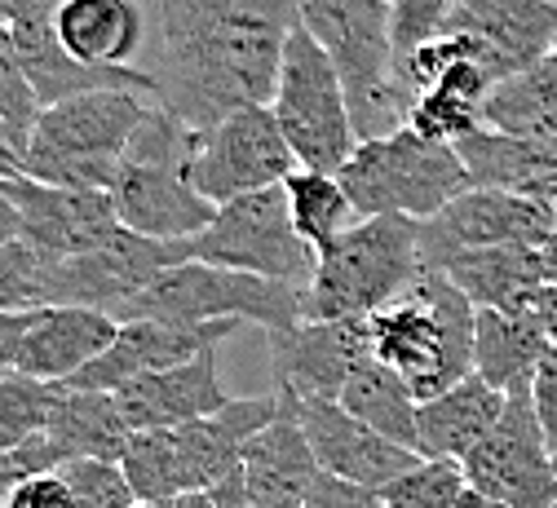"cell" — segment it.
<instances>
[{
	"mask_svg": "<svg viewBox=\"0 0 557 508\" xmlns=\"http://www.w3.org/2000/svg\"><path fill=\"white\" fill-rule=\"evenodd\" d=\"M301 0H160L156 98L190 128L270 102Z\"/></svg>",
	"mask_w": 557,
	"mask_h": 508,
	"instance_id": "1",
	"label": "cell"
},
{
	"mask_svg": "<svg viewBox=\"0 0 557 508\" xmlns=\"http://www.w3.org/2000/svg\"><path fill=\"white\" fill-rule=\"evenodd\" d=\"M368 327L372 354L394 368L421 402L473 372L478 306L438 270H425L403 297L368 314Z\"/></svg>",
	"mask_w": 557,
	"mask_h": 508,
	"instance_id": "2",
	"label": "cell"
},
{
	"mask_svg": "<svg viewBox=\"0 0 557 508\" xmlns=\"http://www.w3.org/2000/svg\"><path fill=\"white\" fill-rule=\"evenodd\" d=\"M301 27L336 62L359 141L407 124L416 94L398 76L389 0H301Z\"/></svg>",
	"mask_w": 557,
	"mask_h": 508,
	"instance_id": "3",
	"label": "cell"
},
{
	"mask_svg": "<svg viewBox=\"0 0 557 508\" xmlns=\"http://www.w3.org/2000/svg\"><path fill=\"white\" fill-rule=\"evenodd\" d=\"M147 89H89L40 111L23 151V173L49 186L111 190L133 133L151 115Z\"/></svg>",
	"mask_w": 557,
	"mask_h": 508,
	"instance_id": "4",
	"label": "cell"
},
{
	"mask_svg": "<svg viewBox=\"0 0 557 508\" xmlns=\"http://www.w3.org/2000/svg\"><path fill=\"white\" fill-rule=\"evenodd\" d=\"M195 137L186 120H177L169 107H151L143 128L133 133L128 151L120 160V173L111 182V203L120 226L147 235V239H190L218 216L222 203L195 190L190 182V156Z\"/></svg>",
	"mask_w": 557,
	"mask_h": 508,
	"instance_id": "5",
	"label": "cell"
},
{
	"mask_svg": "<svg viewBox=\"0 0 557 508\" xmlns=\"http://www.w3.org/2000/svg\"><path fill=\"white\" fill-rule=\"evenodd\" d=\"M425 274L421 222L398 212L359 222L319 252L306 287V319H368Z\"/></svg>",
	"mask_w": 557,
	"mask_h": 508,
	"instance_id": "6",
	"label": "cell"
},
{
	"mask_svg": "<svg viewBox=\"0 0 557 508\" xmlns=\"http://www.w3.org/2000/svg\"><path fill=\"white\" fill-rule=\"evenodd\" d=\"M336 177L350 190L359 216L398 212L411 222H430L473 186L456 141H434L411 124L359 141L355 156L336 169Z\"/></svg>",
	"mask_w": 557,
	"mask_h": 508,
	"instance_id": "7",
	"label": "cell"
},
{
	"mask_svg": "<svg viewBox=\"0 0 557 508\" xmlns=\"http://www.w3.org/2000/svg\"><path fill=\"white\" fill-rule=\"evenodd\" d=\"M160 319V323H257L265 332H284L306 319V287L261 278L248 270H226L208 261H177L156 274L124 310L120 323Z\"/></svg>",
	"mask_w": 557,
	"mask_h": 508,
	"instance_id": "8",
	"label": "cell"
},
{
	"mask_svg": "<svg viewBox=\"0 0 557 508\" xmlns=\"http://www.w3.org/2000/svg\"><path fill=\"white\" fill-rule=\"evenodd\" d=\"M270 111L278 128H284L301 169L336 173L359 147V128H355L350 98H345V85H341V71L306 27L288 36Z\"/></svg>",
	"mask_w": 557,
	"mask_h": 508,
	"instance_id": "9",
	"label": "cell"
},
{
	"mask_svg": "<svg viewBox=\"0 0 557 508\" xmlns=\"http://www.w3.org/2000/svg\"><path fill=\"white\" fill-rule=\"evenodd\" d=\"M177 252H182V261L248 270L261 278L297 283V287H310L314 265H319V252L293 226L284 182L222 203L218 216L199 235L177 239Z\"/></svg>",
	"mask_w": 557,
	"mask_h": 508,
	"instance_id": "10",
	"label": "cell"
},
{
	"mask_svg": "<svg viewBox=\"0 0 557 508\" xmlns=\"http://www.w3.org/2000/svg\"><path fill=\"white\" fill-rule=\"evenodd\" d=\"M293 169L301 164L288 147L284 128H278L270 102L239 107L213 128H199L195 156H190V182L213 203H231L261 186H278Z\"/></svg>",
	"mask_w": 557,
	"mask_h": 508,
	"instance_id": "11",
	"label": "cell"
},
{
	"mask_svg": "<svg viewBox=\"0 0 557 508\" xmlns=\"http://www.w3.org/2000/svg\"><path fill=\"white\" fill-rule=\"evenodd\" d=\"M177 261H182L177 244L147 239V235L120 226L98 248L45 265L40 306H89V310H107L111 319H120V310L143 293L147 283H156L160 270H169Z\"/></svg>",
	"mask_w": 557,
	"mask_h": 508,
	"instance_id": "12",
	"label": "cell"
},
{
	"mask_svg": "<svg viewBox=\"0 0 557 508\" xmlns=\"http://www.w3.org/2000/svg\"><path fill=\"white\" fill-rule=\"evenodd\" d=\"M469 486L496 495L513 508H557V469L553 443L535 416L531 385L513 389L496 429L465 456Z\"/></svg>",
	"mask_w": 557,
	"mask_h": 508,
	"instance_id": "13",
	"label": "cell"
},
{
	"mask_svg": "<svg viewBox=\"0 0 557 508\" xmlns=\"http://www.w3.org/2000/svg\"><path fill=\"white\" fill-rule=\"evenodd\" d=\"M553 235H557V199L500 190V186H469L438 216L421 222V261L425 270H434L451 252L540 244Z\"/></svg>",
	"mask_w": 557,
	"mask_h": 508,
	"instance_id": "14",
	"label": "cell"
},
{
	"mask_svg": "<svg viewBox=\"0 0 557 508\" xmlns=\"http://www.w3.org/2000/svg\"><path fill=\"white\" fill-rule=\"evenodd\" d=\"M265 336H270L274 394L288 402L341 398L345 381L372 358L368 319H301Z\"/></svg>",
	"mask_w": 557,
	"mask_h": 508,
	"instance_id": "15",
	"label": "cell"
},
{
	"mask_svg": "<svg viewBox=\"0 0 557 508\" xmlns=\"http://www.w3.org/2000/svg\"><path fill=\"white\" fill-rule=\"evenodd\" d=\"M443 32L456 36L500 85L513 71L553 53L557 0H456Z\"/></svg>",
	"mask_w": 557,
	"mask_h": 508,
	"instance_id": "16",
	"label": "cell"
},
{
	"mask_svg": "<svg viewBox=\"0 0 557 508\" xmlns=\"http://www.w3.org/2000/svg\"><path fill=\"white\" fill-rule=\"evenodd\" d=\"M239 332V319H222V323H160V319H133L120 323L115 340L81 368L72 381L76 389H102V394H120L124 385H133L137 376H151L164 368H182V362L199 358L203 349H213L222 340H231Z\"/></svg>",
	"mask_w": 557,
	"mask_h": 508,
	"instance_id": "17",
	"label": "cell"
},
{
	"mask_svg": "<svg viewBox=\"0 0 557 508\" xmlns=\"http://www.w3.org/2000/svg\"><path fill=\"white\" fill-rule=\"evenodd\" d=\"M18 216H23V235L45 265L66 261L76 252L98 248L111 231H120V216L111 203V190H72V186H49L27 173L10 177Z\"/></svg>",
	"mask_w": 557,
	"mask_h": 508,
	"instance_id": "18",
	"label": "cell"
},
{
	"mask_svg": "<svg viewBox=\"0 0 557 508\" xmlns=\"http://www.w3.org/2000/svg\"><path fill=\"white\" fill-rule=\"evenodd\" d=\"M293 411L301 416V429H306L323 473H336L345 482L385 491L398 473H407L416 460H421V451H411V447L385 438V433H376L372 424H363L359 416L345 411L336 398H306V402H293Z\"/></svg>",
	"mask_w": 557,
	"mask_h": 508,
	"instance_id": "19",
	"label": "cell"
},
{
	"mask_svg": "<svg viewBox=\"0 0 557 508\" xmlns=\"http://www.w3.org/2000/svg\"><path fill=\"white\" fill-rule=\"evenodd\" d=\"M239 469H244L252 508H301L306 504L323 464H319V456L306 438L301 416L293 411V402L278 407V416L244 443Z\"/></svg>",
	"mask_w": 557,
	"mask_h": 508,
	"instance_id": "20",
	"label": "cell"
},
{
	"mask_svg": "<svg viewBox=\"0 0 557 508\" xmlns=\"http://www.w3.org/2000/svg\"><path fill=\"white\" fill-rule=\"evenodd\" d=\"M120 319L89 306H36L27 314V332L18 345L14 372L36 381H72L81 368L115 340Z\"/></svg>",
	"mask_w": 557,
	"mask_h": 508,
	"instance_id": "21",
	"label": "cell"
},
{
	"mask_svg": "<svg viewBox=\"0 0 557 508\" xmlns=\"http://www.w3.org/2000/svg\"><path fill=\"white\" fill-rule=\"evenodd\" d=\"M218 349L222 345L203 349L199 358L182 362V368H164V372L137 376L133 385H124L115 398H120L128 429H177L203 416H218L231 402L218 376Z\"/></svg>",
	"mask_w": 557,
	"mask_h": 508,
	"instance_id": "22",
	"label": "cell"
},
{
	"mask_svg": "<svg viewBox=\"0 0 557 508\" xmlns=\"http://www.w3.org/2000/svg\"><path fill=\"white\" fill-rule=\"evenodd\" d=\"M505 402H509V394H500L478 372H469L451 389L421 402V411H416V451L434 456V460H460L465 464V456L505 416Z\"/></svg>",
	"mask_w": 557,
	"mask_h": 508,
	"instance_id": "23",
	"label": "cell"
},
{
	"mask_svg": "<svg viewBox=\"0 0 557 508\" xmlns=\"http://www.w3.org/2000/svg\"><path fill=\"white\" fill-rule=\"evenodd\" d=\"M53 32L66 53L89 66H133L147 45V18L137 0H58Z\"/></svg>",
	"mask_w": 557,
	"mask_h": 508,
	"instance_id": "24",
	"label": "cell"
},
{
	"mask_svg": "<svg viewBox=\"0 0 557 508\" xmlns=\"http://www.w3.org/2000/svg\"><path fill=\"white\" fill-rule=\"evenodd\" d=\"M548 332L531 310H492L478 306V327H473V372L496 385L500 394L527 389L540 358L548 354Z\"/></svg>",
	"mask_w": 557,
	"mask_h": 508,
	"instance_id": "25",
	"label": "cell"
},
{
	"mask_svg": "<svg viewBox=\"0 0 557 508\" xmlns=\"http://www.w3.org/2000/svg\"><path fill=\"white\" fill-rule=\"evenodd\" d=\"M45 433L66 451V460H124L128 438H133L115 394L76 389L62 381H58V398H53Z\"/></svg>",
	"mask_w": 557,
	"mask_h": 508,
	"instance_id": "26",
	"label": "cell"
},
{
	"mask_svg": "<svg viewBox=\"0 0 557 508\" xmlns=\"http://www.w3.org/2000/svg\"><path fill=\"white\" fill-rule=\"evenodd\" d=\"M482 124L518 137H557V53H544L486 94Z\"/></svg>",
	"mask_w": 557,
	"mask_h": 508,
	"instance_id": "27",
	"label": "cell"
},
{
	"mask_svg": "<svg viewBox=\"0 0 557 508\" xmlns=\"http://www.w3.org/2000/svg\"><path fill=\"white\" fill-rule=\"evenodd\" d=\"M336 402L350 416H359L363 424H372L376 433H385V438L416 451V411H421V398H416L411 385L394 368H385L376 354L345 381Z\"/></svg>",
	"mask_w": 557,
	"mask_h": 508,
	"instance_id": "28",
	"label": "cell"
},
{
	"mask_svg": "<svg viewBox=\"0 0 557 508\" xmlns=\"http://www.w3.org/2000/svg\"><path fill=\"white\" fill-rule=\"evenodd\" d=\"M284 195H288V212H293V226L297 235L323 252L332 239H341L359 222V208L350 199V190L341 186L336 173L323 169H293L284 177Z\"/></svg>",
	"mask_w": 557,
	"mask_h": 508,
	"instance_id": "29",
	"label": "cell"
},
{
	"mask_svg": "<svg viewBox=\"0 0 557 508\" xmlns=\"http://www.w3.org/2000/svg\"><path fill=\"white\" fill-rule=\"evenodd\" d=\"M120 464H124L137 499L173 504L186 491V464H182V447H177L173 429H133Z\"/></svg>",
	"mask_w": 557,
	"mask_h": 508,
	"instance_id": "30",
	"label": "cell"
},
{
	"mask_svg": "<svg viewBox=\"0 0 557 508\" xmlns=\"http://www.w3.org/2000/svg\"><path fill=\"white\" fill-rule=\"evenodd\" d=\"M53 398H58V381H36L23 372L0 376V451H14L36 433H45Z\"/></svg>",
	"mask_w": 557,
	"mask_h": 508,
	"instance_id": "31",
	"label": "cell"
},
{
	"mask_svg": "<svg viewBox=\"0 0 557 508\" xmlns=\"http://www.w3.org/2000/svg\"><path fill=\"white\" fill-rule=\"evenodd\" d=\"M465 486H469V478H465L460 460L421 456L407 473H398L381 491V499H385V508H456Z\"/></svg>",
	"mask_w": 557,
	"mask_h": 508,
	"instance_id": "32",
	"label": "cell"
},
{
	"mask_svg": "<svg viewBox=\"0 0 557 508\" xmlns=\"http://www.w3.org/2000/svg\"><path fill=\"white\" fill-rule=\"evenodd\" d=\"M40 98L27 80V71L14 53V40H10V27H0V120H5L10 137H14V147L27 151V141H32V128L40 120Z\"/></svg>",
	"mask_w": 557,
	"mask_h": 508,
	"instance_id": "33",
	"label": "cell"
},
{
	"mask_svg": "<svg viewBox=\"0 0 557 508\" xmlns=\"http://www.w3.org/2000/svg\"><path fill=\"white\" fill-rule=\"evenodd\" d=\"M58 473L76 491L81 508H133L137 504L133 482L120 460H66Z\"/></svg>",
	"mask_w": 557,
	"mask_h": 508,
	"instance_id": "34",
	"label": "cell"
},
{
	"mask_svg": "<svg viewBox=\"0 0 557 508\" xmlns=\"http://www.w3.org/2000/svg\"><path fill=\"white\" fill-rule=\"evenodd\" d=\"M45 287V257L27 244H0V314L10 310H36Z\"/></svg>",
	"mask_w": 557,
	"mask_h": 508,
	"instance_id": "35",
	"label": "cell"
},
{
	"mask_svg": "<svg viewBox=\"0 0 557 508\" xmlns=\"http://www.w3.org/2000/svg\"><path fill=\"white\" fill-rule=\"evenodd\" d=\"M62 464H66V451L49 438V433H36V438H27L14 451H0V508H10L18 482H27L36 473H53Z\"/></svg>",
	"mask_w": 557,
	"mask_h": 508,
	"instance_id": "36",
	"label": "cell"
},
{
	"mask_svg": "<svg viewBox=\"0 0 557 508\" xmlns=\"http://www.w3.org/2000/svg\"><path fill=\"white\" fill-rule=\"evenodd\" d=\"M389 5H394V45L403 58L407 49H416L421 40L443 32L456 0H389Z\"/></svg>",
	"mask_w": 557,
	"mask_h": 508,
	"instance_id": "37",
	"label": "cell"
},
{
	"mask_svg": "<svg viewBox=\"0 0 557 508\" xmlns=\"http://www.w3.org/2000/svg\"><path fill=\"white\" fill-rule=\"evenodd\" d=\"M301 508H385L381 491L372 486H359V482H345L336 473H319L314 491L306 495Z\"/></svg>",
	"mask_w": 557,
	"mask_h": 508,
	"instance_id": "38",
	"label": "cell"
},
{
	"mask_svg": "<svg viewBox=\"0 0 557 508\" xmlns=\"http://www.w3.org/2000/svg\"><path fill=\"white\" fill-rule=\"evenodd\" d=\"M10 508H81V499L66 486V478L53 469V473H36V478L18 482Z\"/></svg>",
	"mask_w": 557,
	"mask_h": 508,
	"instance_id": "39",
	"label": "cell"
},
{
	"mask_svg": "<svg viewBox=\"0 0 557 508\" xmlns=\"http://www.w3.org/2000/svg\"><path fill=\"white\" fill-rule=\"evenodd\" d=\"M531 402H535V416L557 451V345H548V354L540 358V368L531 376Z\"/></svg>",
	"mask_w": 557,
	"mask_h": 508,
	"instance_id": "40",
	"label": "cell"
},
{
	"mask_svg": "<svg viewBox=\"0 0 557 508\" xmlns=\"http://www.w3.org/2000/svg\"><path fill=\"white\" fill-rule=\"evenodd\" d=\"M27 314H32V310L0 314V376L14 372V362H18V345H23V332H27Z\"/></svg>",
	"mask_w": 557,
	"mask_h": 508,
	"instance_id": "41",
	"label": "cell"
},
{
	"mask_svg": "<svg viewBox=\"0 0 557 508\" xmlns=\"http://www.w3.org/2000/svg\"><path fill=\"white\" fill-rule=\"evenodd\" d=\"M23 235V216H18V199L10 177H0V244H14Z\"/></svg>",
	"mask_w": 557,
	"mask_h": 508,
	"instance_id": "42",
	"label": "cell"
},
{
	"mask_svg": "<svg viewBox=\"0 0 557 508\" xmlns=\"http://www.w3.org/2000/svg\"><path fill=\"white\" fill-rule=\"evenodd\" d=\"M535 319H540V327L548 332V340L557 345V283H548V287H540V293L531 297V306H527Z\"/></svg>",
	"mask_w": 557,
	"mask_h": 508,
	"instance_id": "43",
	"label": "cell"
},
{
	"mask_svg": "<svg viewBox=\"0 0 557 508\" xmlns=\"http://www.w3.org/2000/svg\"><path fill=\"white\" fill-rule=\"evenodd\" d=\"M45 10H58V0H0V27H14Z\"/></svg>",
	"mask_w": 557,
	"mask_h": 508,
	"instance_id": "44",
	"label": "cell"
},
{
	"mask_svg": "<svg viewBox=\"0 0 557 508\" xmlns=\"http://www.w3.org/2000/svg\"><path fill=\"white\" fill-rule=\"evenodd\" d=\"M456 508H513V504H505V499H496V495H486V491H478V486H465V495H460Z\"/></svg>",
	"mask_w": 557,
	"mask_h": 508,
	"instance_id": "45",
	"label": "cell"
},
{
	"mask_svg": "<svg viewBox=\"0 0 557 508\" xmlns=\"http://www.w3.org/2000/svg\"><path fill=\"white\" fill-rule=\"evenodd\" d=\"M173 508H218V499L208 495V491H182V495L173 499Z\"/></svg>",
	"mask_w": 557,
	"mask_h": 508,
	"instance_id": "46",
	"label": "cell"
},
{
	"mask_svg": "<svg viewBox=\"0 0 557 508\" xmlns=\"http://www.w3.org/2000/svg\"><path fill=\"white\" fill-rule=\"evenodd\" d=\"M133 508H173V504H156V499H137Z\"/></svg>",
	"mask_w": 557,
	"mask_h": 508,
	"instance_id": "47",
	"label": "cell"
},
{
	"mask_svg": "<svg viewBox=\"0 0 557 508\" xmlns=\"http://www.w3.org/2000/svg\"><path fill=\"white\" fill-rule=\"evenodd\" d=\"M553 469H557V451H553Z\"/></svg>",
	"mask_w": 557,
	"mask_h": 508,
	"instance_id": "48",
	"label": "cell"
},
{
	"mask_svg": "<svg viewBox=\"0 0 557 508\" xmlns=\"http://www.w3.org/2000/svg\"><path fill=\"white\" fill-rule=\"evenodd\" d=\"M553 53H557V45H553Z\"/></svg>",
	"mask_w": 557,
	"mask_h": 508,
	"instance_id": "49",
	"label": "cell"
}]
</instances>
